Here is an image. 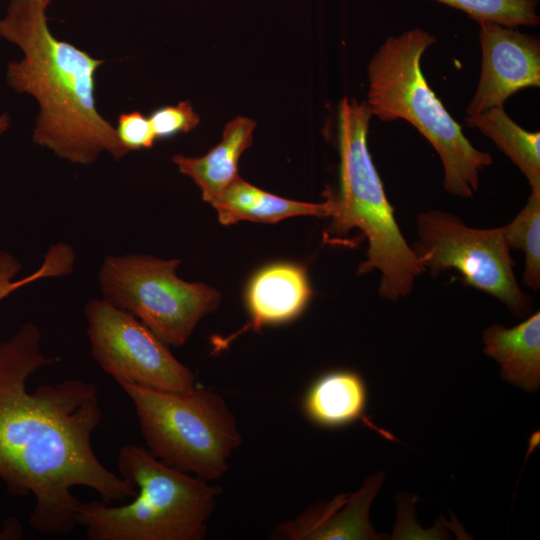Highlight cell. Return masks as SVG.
Instances as JSON below:
<instances>
[{"instance_id": "44dd1931", "label": "cell", "mask_w": 540, "mask_h": 540, "mask_svg": "<svg viewBox=\"0 0 540 540\" xmlns=\"http://www.w3.org/2000/svg\"><path fill=\"white\" fill-rule=\"evenodd\" d=\"M149 120L156 139L188 133L200 122L199 115L194 111L189 101L159 107L151 112Z\"/></svg>"}, {"instance_id": "2e32d148", "label": "cell", "mask_w": 540, "mask_h": 540, "mask_svg": "<svg viewBox=\"0 0 540 540\" xmlns=\"http://www.w3.org/2000/svg\"><path fill=\"white\" fill-rule=\"evenodd\" d=\"M367 387L362 376L340 369L318 377L308 388L302 407L306 417L324 428H339L364 418Z\"/></svg>"}, {"instance_id": "5b68a950", "label": "cell", "mask_w": 540, "mask_h": 540, "mask_svg": "<svg viewBox=\"0 0 540 540\" xmlns=\"http://www.w3.org/2000/svg\"><path fill=\"white\" fill-rule=\"evenodd\" d=\"M122 478L137 489L129 503L80 502L77 522L89 540H202L222 487L172 468L146 448L124 445Z\"/></svg>"}, {"instance_id": "5bb4252c", "label": "cell", "mask_w": 540, "mask_h": 540, "mask_svg": "<svg viewBox=\"0 0 540 540\" xmlns=\"http://www.w3.org/2000/svg\"><path fill=\"white\" fill-rule=\"evenodd\" d=\"M484 352L501 367V376L525 391L534 392L540 384V312L525 317L516 326L499 323L482 333Z\"/></svg>"}, {"instance_id": "d4e9b609", "label": "cell", "mask_w": 540, "mask_h": 540, "mask_svg": "<svg viewBox=\"0 0 540 540\" xmlns=\"http://www.w3.org/2000/svg\"><path fill=\"white\" fill-rule=\"evenodd\" d=\"M38 1H43V2H46V3L50 4L53 0H38Z\"/></svg>"}, {"instance_id": "ac0fdd59", "label": "cell", "mask_w": 540, "mask_h": 540, "mask_svg": "<svg viewBox=\"0 0 540 540\" xmlns=\"http://www.w3.org/2000/svg\"><path fill=\"white\" fill-rule=\"evenodd\" d=\"M510 248L524 253L522 283L533 291L540 288V190H531L524 207L503 226Z\"/></svg>"}, {"instance_id": "9a60e30c", "label": "cell", "mask_w": 540, "mask_h": 540, "mask_svg": "<svg viewBox=\"0 0 540 540\" xmlns=\"http://www.w3.org/2000/svg\"><path fill=\"white\" fill-rule=\"evenodd\" d=\"M223 225L242 220L276 223L294 216L329 217L331 202H301L268 193L243 180L234 179L211 203Z\"/></svg>"}, {"instance_id": "7a4b0ae2", "label": "cell", "mask_w": 540, "mask_h": 540, "mask_svg": "<svg viewBox=\"0 0 540 540\" xmlns=\"http://www.w3.org/2000/svg\"><path fill=\"white\" fill-rule=\"evenodd\" d=\"M48 5L12 0L0 19V37L24 54L22 60L9 62L7 83L32 95L40 106L33 141L72 163L91 164L103 151L118 160L128 150L95 101V74L105 60L53 36Z\"/></svg>"}, {"instance_id": "e0dca14e", "label": "cell", "mask_w": 540, "mask_h": 540, "mask_svg": "<svg viewBox=\"0 0 540 540\" xmlns=\"http://www.w3.org/2000/svg\"><path fill=\"white\" fill-rule=\"evenodd\" d=\"M466 124L490 138L526 177L531 190H540V133L520 127L505 112L496 107L475 116Z\"/></svg>"}, {"instance_id": "ba28073f", "label": "cell", "mask_w": 540, "mask_h": 540, "mask_svg": "<svg viewBox=\"0 0 540 540\" xmlns=\"http://www.w3.org/2000/svg\"><path fill=\"white\" fill-rule=\"evenodd\" d=\"M416 241L411 248L424 272L436 277L454 270L465 286L480 290L525 318L531 297L522 290L504 229L475 228L443 210L421 212L415 220Z\"/></svg>"}, {"instance_id": "603a6c76", "label": "cell", "mask_w": 540, "mask_h": 540, "mask_svg": "<svg viewBox=\"0 0 540 540\" xmlns=\"http://www.w3.org/2000/svg\"><path fill=\"white\" fill-rule=\"evenodd\" d=\"M22 527L16 519H9L0 530V540L21 539Z\"/></svg>"}, {"instance_id": "277c9868", "label": "cell", "mask_w": 540, "mask_h": 540, "mask_svg": "<svg viewBox=\"0 0 540 540\" xmlns=\"http://www.w3.org/2000/svg\"><path fill=\"white\" fill-rule=\"evenodd\" d=\"M435 41L419 28L388 37L368 64L366 103L372 116L382 121L412 124L437 152L445 190L468 199L478 190L480 172L492 164V157L470 143L422 73L421 57Z\"/></svg>"}, {"instance_id": "7402d4cb", "label": "cell", "mask_w": 540, "mask_h": 540, "mask_svg": "<svg viewBox=\"0 0 540 540\" xmlns=\"http://www.w3.org/2000/svg\"><path fill=\"white\" fill-rule=\"evenodd\" d=\"M115 129L120 142L128 152L150 149L156 141L149 117L139 111L121 113Z\"/></svg>"}, {"instance_id": "7c38bea8", "label": "cell", "mask_w": 540, "mask_h": 540, "mask_svg": "<svg viewBox=\"0 0 540 540\" xmlns=\"http://www.w3.org/2000/svg\"><path fill=\"white\" fill-rule=\"evenodd\" d=\"M312 296L306 269L294 263H275L259 270L246 292L250 321L242 331L259 330L298 317Z\"/></svg>"}, {"instance_id": "ffe728a7", "label": "cell", "mask_w": 540, "mask_h": 540, "mask_svg": "<svg viewBox=\"0 0 540 540\" xmlns=\"http://www.w3.org/2000/svg\"><path fill=\"white\" fill-rule=\"evenodd\" d=\"M464 11L474 20L492 21L507 27L535 26L537 0H437Z\"/></svg>"}, {"instance_id": "8992f818", "label": "cell", "mask_w": 540, "mask_h": 540, "mask_svg": "<svg viewBox=\"0 0 540 540\" xmlns=\"http://www.w3.org/2000/svg\"><path fill=\"white\" fill-rule=\"evenodd\" d=\"M118 385L130 398L146 449L155 458L206 481L226 474L242 436L218 393L198 386L177 392Z\"/></svg>"}, {"instance_id": "30bf717a", "label": "cell", "mask_w": 540, "mask_h": 540, "mask_svg": "<svg viewBox=\"0 0 540 540\" xmlns=\"http://www.w3.org/2000/svg\"><path fill=\"white\" fill-rule=\"evenodd\" d=\"M482 65L475 94L466 108L468 116L503 107L509 96L540 86V42L492 21H478Z\"/></svg>"}, {"instance_id": "8fae6325", "label": "cell", "mask_w": 540, "mask_h": 540, "mask_svg": "<svg viewBox=\"0 0 540 540\" xmlns=\"http://www.w3.org/2000/svg\"><path fill=\"white\" fill-rule=\"evenodd\" d=\"M382 483V473L369 477L349 495L311 505L293 519L278 523L272 538L286 540L375 539L369 508Z\"/></svg>"}, {"instance_id": "cb8c5ba5", "label": "cell", "mask_w": 540, "mask_h": 540, "mask_svg": "<svg viewBox=\"0 0 540 540\" xmlns=\"http://www.w3.org/2000/svg\"><path fill=\"white\" fill-rule=\"evenodd\" d=\"M10 125V117L8 114L0 115V136L8 129Z\"/></svg>"}, {"instance_id": "3957f363", "label": "cell", "mask_w": 540, "mask_h": 540, "mask_svg": "<svg viewBox=\"0 0 540 540\" xmlns=\"http://www.w3.org/2000/svg\"><path fill=\"white\" fill-rule=\"evenodd\" d=\"M371 117L366 101L344 97L339 104V187L326 191L332 208L327 238L339 242L351 230H359L368 248L358 274L379 271V295L397 301L412 293L424 269L401 232L369 152Z\"/></svg>"}, {"instance_id": "52a82bcc", "label": "cell", "mask_w": 540, "mask_h": 540, "mask_svg": "<svg viewBox=\"0 0 540 540\" xmlns=\"http://www.w3.org/2000/svg\"><path fill=\"white\" fill-rule=\"evenodd\" d=\"M179 259L146 254L107 256L98 273L103 299L128 312L168 346L184 345L199 321L218 307L220 293L179 278Z\"/></svg>"}, {"instance_id": "6da1fadb", "label": "cell", "mask_w": 540, "mask_h": 540, "mask_svg": "<svg viewBox=\"0 0 540 540\" xmlns=\"http://www.w3.org/2000/svg\"><path fill=\"white\" fill-rule=\"evenodd\" d=\"M41 332L26 323L0 341V480L12 496L32 495L30 524L46 535L70 533L80 504L76 486L106 503L133 498L137 489L98 459L92 434L102 420L97 387L77 379L27 388L53 363L41 351Z\"/></svg>"}, {"instance_id": "9c48e42d", "label": "cell", "mask_w": 540, "mask_h": 540, "mask_svg": "<svg viewBox=\"0 0 540 540\" xmlns=\"http://www.w3.org/2000/svg\"><path fill=\"white\" fill-rule=\"evenodd\" d=\"M84 314L92 356L117 384L177 392L197 386L194 373L133 315L103 298L88 301Z\"/></svg>"}, {"instance_id": "d6986e66", "label": "cell", "mask_w": 540, "mask_h": 540, "mask_svg": "<svg viewBox=\"0 0 540 540\" xmlns=\"http://www.w3.org/2000/svg\"><path fill=\"white\" fill-rule=\"evenodd\" d=\"M76 253L65 243L50 246L40 267L31 274L15 279L21 269L20 262L7 252H0V301L14 291L37 280L70 274L75 265Z\"/></svg>"}, {"instance_id": "4fadbf2b", "label": "cell", "mask_w": 540, "mask_h": 540, "mask_svg": "<svg viewBox=\"0 0 540 540\" xmlns=\"http://www.w3.org/2000/svg\"><path fill=\"white\" fill-rule=\"evenodd\" d=\"M255 121L238 116L224 128L221 141L200 157L178 154L173 163L201 190L202 198L212 203L238 175L241 155L253 142Z\"/></svg>"}]
</instances>
